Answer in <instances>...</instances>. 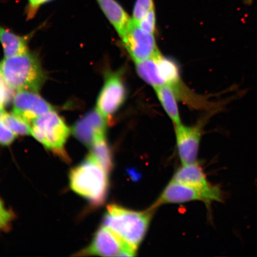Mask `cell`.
<instances>
[{
    "mask_svg": "<svg viewBox=\"0 0 257 257\" xmlns=\"http://www.w3.org/2000/svg\"><path fill=\"white\" fill-rule=\"evenodd\" d=\"M14 112L28 121H33L41 115L53 110L49 102L32 91H19L15 94L13 101Z\"/></svg>",
    "mask_w": 257,
    "mask_h": 257,
    "instance_id": "9",
    "label": "cell"
},
{
    "mask_svg": "<svg viewBox=\"0 0 257 257\" xmlns=\"http://www.w3.org/2000/svg\"><path fill=\"white\" fill-rule=\"evenodd\" d=\"M108 173L91 154L70 172V188L74 192L98 205L104 202L108 188Z\"/></svg>",
    "mask_w": 257,
    "mask_h": 257,
    "instance_id": "3",
    "label": "cell"
},
{
    "mask_svg": "<svg viewBox=\"0 0 257 257\" xmlns=\"http://www.w3.org/2000/svg\"><path fill=\"white\" fill-rule=\"evenodd\" d=\"M154 210L151 208L146 211H137L111 204L107 207L102 226L137 249L146 236Z\"/></svg>",
    "mask_w": 257,
    "mask_h": 257,
    "instance_id": "1",
    "label": "cell"
},
{
    "mask_svg": "<svg viewBox=\"0 0 257 257\" xmlns=\"http://www.w3.org/2000/svg\"><path fill=\"white\" fill-rule=\"evenodd\" d=\"M154 9H155L154 0H136L134 6L132 20L134 23H139Z\"/></svg>",
    "mask_w": 257,
    "mask_h": 257,
    "instance_id": "20",
    "label": "cell"
},
{
    "mask_svg": "<svg viewBox=\"0 0 257 257\" xmlns=\"http://www.w3.org/2000/svg\"><path fill=\"white\" fill-rule=\"evenodd\" d=\"M172 181L191 186L203 193L207 198V204L223 200L220 189L208 182L201 167L196 162L183 166L177 171Z\"/></svg>",
    "mask_w": 257,
    "mask_h": 257,
    "instance_id": "8",
    "label": "cell"
},
{
    "mask_svg": "<svg viewBox=\"0 0 257 257\" xmlns=\"http://www.w3.org/2000/svg\"><path fill=\"white\" fill-rule=\"evenodd\" d=\"M121 38L136 63L150 59L159 52L154 34L143 30L133 20Z\"/></svg>",
    "mask_w": 257,
    "mask_h": 257,
    "instance_id": "7",
    "label": "cell"
},
{
    "mask_svg": "<svg viewBox=\"0 0 257 257\" xmlns=\"http://www.w3.org/2000/svg\"><path fill=\"white\" fill-rule=\"evenodd\" d=\"M156 59L161 78L164 83L174 88L180 82V72L178 64L170 58L163 56L160 52L157 54Z\"/></svg>",
    "mask_w": 257,
    "mask_h": 257,
    "instance_id": "17",
    "label": "cell"
},
{
    "mask_svg": "<svg viewBox=\"0 0 257 257\" xmlns=\"http://www.w3.org/2000/svg\"><path fill=\"white\" fill-rule=\"evenodd\" d=\"M5 112L4 107H0V121L2 120L3 115H4Z\"/></svg>",
    "mask_w": 257,
    "mask_h": 257,
    "instance_id": "26",
    "label": "cell"
},
{
    "mask_svg": "<svg viewBox=\"0 0 257 257\" xmlns=\"http://www.w3.org/2000/svg\"><path fill=\"white\" fill-rule=\"evenodd\" d=\"M164 110L175 125L181 124L178 103L175 89L172 86L165 85L154 88Z\"/></svg>",
    "mask_w": 257,
    "mask_h": 257,
    "instance_id": "15",
    "label": "cell"
},
{
    "mask_svg": "<svg viewBox=\"0 0 257 257\" xmlns=\"http://www.w3.org/2000/svg\"><path fill=\"white\" fill-rule=\"evenodd\" d=\"M105 135H99L95 138L91 146V153L89 154L94 157L109 172L112 168V160Z\"/></svg>",
    "mask_w": 257,
    "mask_h": 257,
    "instance_id": "18",
    "label": "cell"
},
{
    "mask_svg": "<svg viewBox=\"0 0 257 257\" xmlns=\"http://www.w3.org/2000/svg\"><path fill=\"white\" fill-rule=\"evenodd\" d=\"M50 1L51 0H28V17L33 18L41 6Z\"/></svg>",
    "mask_w": 257,
    "mask_h": 257,
    "instance_id": "25",
    "label": "cell"
},
{
    "mask_svg": "<svg viewBox=\"0 0 257 257\" xmlns=\"http://www.w3.org/2000/svg\"><path fill=\"white\" fill-rule=\"evenodd\" d=\"M14 218V214L6 208L3 202L0 200V230L9 229Z\"/></svg>",
    "mask_w": 257,
    "mask_h": 257,
    "instance_id": "22",
    "label": "cell"
},
{
    "mask_svg": "<svg viewBox=\"0 0 257 257\" xmlns=\"http://www.w3.org/2000/svg\"><path fill=\"white\" fill-rule=\"evenodd\" d=\"M0 76L10 88L17 91L38 92L46 80L38 57L29 52L3 60Z\"/></svg>",
    "mask_w": 257,
    "mask_h": 257,
    "instance_id": "2",
    "label": "cell"
},
{
    "mask_svg": "<svg viewBox=\"0 0 257 257\" xmlns=\"http://www.w3.org/2000/svg\"><path fill=\"white\" fill-rule=\"evenodd\" d=\"M106 18L121 37L131 23L132 18L117 0H96Z\"/></svg>",
    "mask_w": 257,
    "mask_h": 257,
    "instance_id": "13",
    "label": "cell"
},
{
    "mask_svg": "<svg viewBox=\"0 0 257 257\" xmlns=\"http://www.w3.org/2000/svg\"><path fill=\"white\" fill-rule=\"evenodd\" d=\"M0 42L6 58L28 52V38L22 37L0 26Z\"/></svg>",
    "mask_w": 257,
    "mask_h": 257,
    "instance_id": "14",
    "label": "cell"
},
{
    "mask_svg": "<svg viewBox=\"0 0 257 257\" xmlns=\"http://www.w3.org/2000/svg\"><path fill=\"white\" fill-rule=\"evenodd\" d=\"M177 148L183 166L196 162L201 137L200 124L187 126L175 125Z\"/></svg>",
    "mask_w": 257,
    "mask_h": 257,
    "instance_id": "10",
    "label": "cell"
},
{
    "mask_svg": "<svg viewBox=\"0 0 257 257\" xmlns=\"http://www.w3.org/2000/svg\"><path fill=\"white\" fill-rule=\"evenodd\" d=\"M2 121L16 136L31 135V125L30 122L15 113L5 112Z\"/></svg>",
    "mask_w": 257,
    "mask_h": 257,
    "instance_id": "19",
    "label": "cell"
},
{
    "mask_svg": "<svg viewBox=\"0 0 257 257\" xmlns=\"http://www.w3.org/2000/svg\"><path fill=\"white\" fill-rule=\"evenodd\" d=\"M126 96V86L119 74H109L98 95L96 110L108 120L123 105Z\"/></svg>",
    "mask_w": 257,
    "mask_h": 257,
    "instance_id": "6",
    "label": "cell"
},
{
    "mask_svg": "<svg viewBox=\"0 0 257 257\" xmlns=\"http://www.w3.org/2000/svg\"><path fill=\"white\" fill-rule=\"evenodd\" d=\"M107 120L96 110H92L76 122L72 133L80 142L91 147L95 138L105 134Z\"/></svg>",
    "mask_w": 257,
    "mask_h": 257,
    "instance_id": "11",
    "label": "cell"
},
{
    "mask_svg": "<svg viewBox=\"0 0 257 257\" xmlns=\"http://www.w3.org/2000/svg\"><path fill=\"white\" fill-rule=\"evenodd\" d=\"M137 25L143 30L154 34L156 28L155 9L152 10Z\"/></svg>",
    "mask_w": 257,
    "mask_h": 257,
    "instance_id": "21",
    "label": "cell"
},
{
    "mask_svg": "<svg viewBox=\"0 0 257 257\" xmlns=\"http://www.w3.org/2000/svg\"><path fill=\"white\" fill-rule=\"evenodd\" d=\"M156 54L150 59L136 63V69L138 75L145 82L153 86L154 88L165 85V83L161 78Z\"/></svg>",
    "mask_w": 257,
    "mask_h": 257,
    "instance_id": "16",
    "label": "cell"
},
{
    "mask_svg": "<svg viewBox=\"0 0 257 257\" xmlns=\"http://www.w3.org/2000/svg\"><path fill=\"white\" fill-rule=\"evenodd\" d=\"M9 89L11 88L0 76V107H4V106L7 104L11 99V94Z\"/></svg>",
    "mask_w": 257,
    "mask_h": 257,
    "instance_id": "24",
    "label": "cell"
},
{
    "mask_svg": "<svg viewBox=\"0 0 257 257\" xmlns=\"http://www.w3.org/2000/svg\"><path fill=\"white\" fill-rule=\"evenodd\" d=\"M137 249L128 245L110 230L102 226L95 234L87 248L79 252V255L101 256H134Z\"/></svg>",
    "mask_w": 257,
    "mask_h": 257,
    "instance_id": "5",
    "label": "cell"
},
{
    "mask_svg": "<svg viewBox=\"0 0 257 257\" xmlns=\"http://www.w3.org/2000/svg\"><path fill=\"white\" fill-rule=\"evenodd\" d=\"M16 135L6 126L3 121H0V145L4 146H10L14 143Z\"/></svg>",
    "mask_w": 257,
    "mask_h": 257,
    "instance_id": "23",
    "label": "cell"
},
{
    "mask_svg": "<svg viewBox=\"0 0 257 257\" xmlns=\"http://www.w3.org/2000/svg\"><path fill=\"white\" fill-rule=\"evenodd\" d=\"M192 201H202L207 204L206 197L200 191L191 186L172 181L152 208L156 209L163 204L182 203Z\"/></svg>",
    "mask_w": 257,
    "mask_h": 257,
    "instance_id": "12",
    "label": "cell"
},
{
    "mask_svg": "<svg viewBox=\"0 0 257 257\" xmlns=\"http://www.w3.org/2000/svg\"><path fill=\"white\" fill-rule=\"evenodd\" d=\"M32 123L31 135L38 142L54 153H64L70 131L59 114L53 110L38 117Z\"/></svg>",
    "mask_w": 257,
    "mask_h": 257,
    "instance_id": "4",
    "label": "cell"
}]
</instances>
